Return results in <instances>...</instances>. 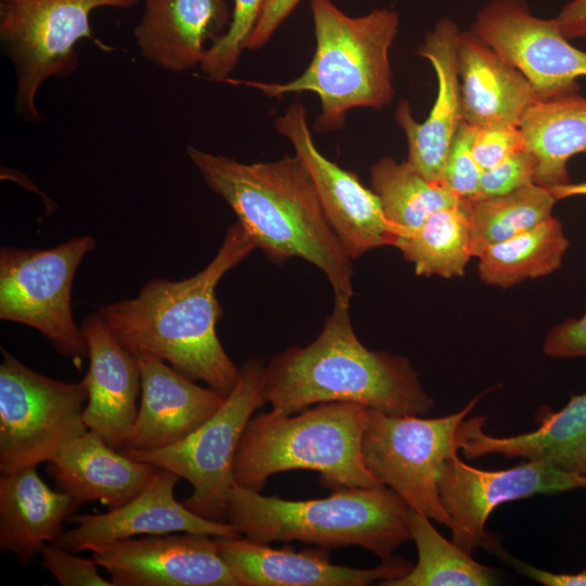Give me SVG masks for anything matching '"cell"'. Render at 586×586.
I'll list each match as a JSON object with an SVG mask.
<instances>
[{"label": "cell", "mask_w": 586, "mask_h": 586, "mask_svg": "<svg viewBox=\"0 0 586 586\" xmlns=\"http://www.w3.org/2000/svg\"><path fill=\"white\" fill-rule=\"evenodd\" d=\"M94 246L91 235H81L51 249L0 250V319L37 330L78 368L88 346L75 322L72 286Z\"/></svg>", "instance_id": "8fae6325"}, {"label": "cell", "mask_w": 586, "mask_h": 586, "mask_svg": "<svg viewBox=\"0 0 586 586\" xmlns=\"http://www.w3.org/2000/svg\"><path fill=\"white\" fill-rule=\"evenodd\" d=\"M518 68L538 100L577 92L586 77V52L573 47L555 18L533 15L524 0H491L471 28Z\"/></svg>", "instance_id": "4fadbf2b"}, {"label": "cell", "mask_w": 586, "mask_h": 586, "mask_svg": "<svg viewBox=\"0 0 586 586\" xmlns=\"http://www.w3.org/2000/svg\"><path fill=\"white\" fill-rule=\"evenodd\" d=\"M254 249L237 221L214 258L196 275L180 281L154 278L136 297L103 304L97 313L130 351L149 352L188 378L228 395L240 369L216 332L222 314L216 288Z\"/></svg>", "instance_id": "7a4b0ae2"}, {"label": "cell", "mask_w": 586, "mask_h": 586, "mask_svg": "<svg viewBox=\"0 0 586 586\" xmlns=\"http://www.w3.org/2000/svg\"><path fill=\"white\" fill-rule=\"evenodd\" d=\"M114 586H239L215 536L148 535L90 548Z\"/></svg>", "instance_id": "9a60e30c"}, {"label": "cell", "mask_w": 586, "mask_h": 586, "mask_svg": "<svg viewBox=\"0 0 586 586\" xmlns=\"http://www.w3.org/2000/svg\"><path fill=\"white\" fill-rule=\"evenodd\" d=\"M316 50L302 75L288 82H263L228 77L222 82L258 89L269 97L313 92L321 112L316 131H334L345 125L348 111L382 109L393 100L388 52L399 29V15L377 9L349 16L332 0H310Z\"/></svg>", "instance_id": "277c9868"}, {"label": "cell", "mask_w": 586, "mask_h": 586, "mask_svg": "<svg viewBox=\"0 0 586 586\" xmlns=\"http://www.w3.org/2000/svg\"><path fill=\"white\" fill-rule=\"evenodd\" d=\"M226 0H143L133 28L141 56L171 73L200 67L208 47L228 29Z\"/></svg>", "instance_id": "44dd1931"}, {"label": "cell", "mask_w": 586, "mask_h": 586, "mask_svg": "<svg viewBox=\"0 0 586 586\" xmlns=\"http://www.w3.org/2000/svg\"><path fill=\"white\" fill-rule=\"evenodd\" d=\"M42 565L62 586H114L102 577L93 559L76 556L53 543L47 544L40 552Z\"/></svg>", "instance_id": "e575fe53"}, {"label": "cell", "mask_w": 586, "mask_h": 586, "mask_svg": "<svg viewBox=\"0 0 586 586\" xmlns=\"http://www.w3.org/2000/svg\"><path fill=\"white\" fill-rule=\"evenodd\" d=\"M585 474H586V468H585Z\"/></svg>", "instance_id": "b9f144b4"}, {"label": "cell", "mask_w": 586, "mask_h": 586, "mask_svg": "<svg viewBox=\"0 0 586 586\" xmlns=\"http://www.w3.org/2000/svg\"><path fill=\"white\" fill-rule=\"evenodd\" d=\"M370 178L372 191L395 234L416 229L433 213L460 202L443 184L425 179L407 161L381 158L371 167Z\"/></svg>", "instance_id": "f546056e"}, {"label": "cell", "mask_w": 586, "mask_h": 586, "mask_svg": "<svg viewBox=\"0 0 586 586\" xmlns=\"http://www.w3.org/2000/svg\"><path fill=\"white\" fill-rule=\"evenodd\" d=\"M1 353L0 471L8 474L49 462L87 433L88 394L81 382L52 379Z\"/></svg>", "instance_id": "9c48e42d"}, {"label": "cell", "mask_w": 586, "mask_h": 586, "mask_svg": "<svg viewBox=\"0 0 586 586\" xmlns=\"http://www.w3.org/2000/svg\"><path fill=\"white\" fill-rule=\"evenodd\" d=\"M556 200H562L571 196L586 195V181L569 182L566 184L557 186L548 189Z\"/></svg>", "instance_id": "60d3db41"}, {"label": "cell", "mask_w": 586, "mask_h": 586, "mask_svg": "<svg viewBox=\"0 0 586 586\" xmlns=\"http://www.w3.org/2000/svg\"><path fill=\"white\" fill-rule=\"evenodd\" d=\"M264 368L256 358L244 362L222 405L181 441L158 449L125 451L133 459L187 480L193 491L183 504L208 520L227 522L238 446L247 422L266 404Z\"/></svg>", "instance_id": "ba28073f"}, {"label": "cell", "mask_w": 586, "mask_h": 586, "mask_svg": "<svg viewBox=\"0 0 586 586\" xmlns=\"http://www.w3.org/2000/svg\"><path fill=\"white\" fill-rule=\"evenodd\" d=\"M141 0H0L1 49L15 74L14 112L37 124L36 104L42 85L73 75L79 65L77 44L91 40L110 50L92 33L91 14L101 8L130 9Z\"/></svg>", "instance_id": "52a82bcc"}, {"label": "cell", "mask_w": 586, "mask_h": 586, "mask_svg": "<svg viewBox=\"0 0 586 586\" xmlns=\"http://www.w3.org/2000/svg\"><path fill=\"white\" fill-rule=\"evenodd\" d=\"M392 246L413 265L418 276L462 277L473 257L466 201L433 213L416 229L395 234Z\"/></svg>", "instance_id": "4316f807"}, {"label": "cell", "mask_w": 586, "mask_h": 586, "mask_svg": "<svg viewBox=\"0 0 586 586\" xmlns=\"http://www.w3.org/2000/svg\"><path fill=\"white\" fill-rule=\"evenodd\" d=\"M275 129L290 141L306 166L323 211L352 260L377 247L392 245L395 230L386 220L379 198L354 173L322 155L301 103L291 104L277 117Z\"/></svg>", "instance_id": "5bb4252c"}, {"label": "cell", "mask_w": 586, "mask_h": 586, "mask_svg": "<svg viewBox=\"0 0 586 586\" xmlns=\"http://www.w3.org/2000/svg\"><path fill=\"white\" fill-rule=\"evenodd\" d=\"M263 394L285 415L324 403L358 404L392 416H423L434 406L409 360L366 347L349 307L337 303L313 342L291 346L265 365Z\"/></svg>", "instance_id": "3957f363"}, {"label": "cell", "mask_w": 586, "mask_h": 586, "mask_svg": "<svg viewBox=\"0 0 586 586\" xmlns=\"http://www.w3.org/2000/svg\"><path fill=\"white\" fill-rule=\"evenodd\" d=\"M75 509L72 498L51 489L36 468L1 474L0 550L13 552L20 563L31 561L59 538Z\"/></svg>", "instance_id": "d4e9b609"}, {"label": "cell", "mask_w": 586, "mask_h": 586, "mask_svg": "<svg viewBox=\"0 0 586 586\" xmlns=\"http://www.w3.org/2000/svg\"><path fill=\"white\" fill-rule=\"evenodd\" d=\"M482 395L460 411L438 418L392 416L369 409L361 440L364 462L377 480L398 494L410 509L450 531L454 523L440 498L438 471L448 456L459 451L458 428Z\"/></svg>", "instance_id": "30bf717a"}, {"label": "cell", "mask_w": 586, "mask_h": 586, "mask_svg": "<svg viewBox=\"0 0 586 586\" xmlns=\"http://www.w3.org/2000/svg\"><path fill=\"white\" fill-rule=\"evenodd\" d=\"M179 476L158 469L145 487L128 502L100 514L72 517L76 526L63 532L53 543L73 552L139 535L199 533L215 537H237L229 522L208 520L176 500Z\"/></svg>", "instance_id": "2e32d148"}, {"label": "cell", "mask_w": 586, "mask_h": 586, "mask_svg": "<svg viewBox=\"0 0 586 586\" xmlns=\"http://www.w3.org/2000/svg\"><path fill=\"white\" fill-rule=\"evenodd\" d=\"M437 487L454 523L451 540L468 553L483 547L500 557L502 547L486 531L487 519L497 506L537 494L586 488V474L564 471L544 460L483 470L461 461L456 451L442 463Z\"/></svg>", "instance_id": "7c38bea8"}, {"label": "cell", "mask_w": 586, "mask_h": 586, "mask_svg": "<svg viewBox=\"0 0 586 586\" xmlns=\"http://www.w3.org/2000/svg\"><path fill=\"white\" fill-rule=\"evenodd\" d=\"M539 426L513 436H492L484 432L485 418L463 420L457 431L459 449L468 459L488 454L507 458L548 461L561 470L585 474L586 393L572 395L559 411L544 410Z\"/></svg>", "instance_id": "7402d4cb"}, {"label": "cell", "mask_w": 586, "mask_h": 586, "mask_svg": "<svg viewBox=\"0 0 586 586\" xmlns=\"http://www.w3.org/2000/svg\"><path fill=\"white\" fill-rule=\"evenodd\" d=\"M266 1L233 0L228 29L208 47L200 65V69L209 80L222 82L230 77L246 49Z\"/></svg>", "instance_id": "1f68e13d"}, {"label": "cell", "mask_w": 586, "mask_h": 586, "mask_svg": "<svg viewBox=\"0 0 586 586\" xmlns=\"http://www.w3.org/2000/svg\"><path fill=\"white\" fill-rule=\"evenodd\" d=\"M47 471L76 508L100 500L114 509L138 495L158 468L133 459L127 453H118L89 430L51 459Z\"/></svg>", "instance_id": "cb8c5ba5"}, {"label": "cell", "mask_w": 586, "mask_h": 586, "mask_svg": "<svg viewBox=\"0 0 586 586\" xmlns=\"http://www.w3.org/2000/svg\"><path fill=\"white\" fill-rule=\"evenodd\" d=\"M519 127L537 160L534 183L550 189L571 182L566 164L586 151V98L574 92L537 100Z\"/></svg>", "instance_id": "484cf974"}, {"label": "cell", "mask_w": 586, "mask_h": 586, "mask_svg": "<svg viewBox=\"0 0 586 586\" xmlns=\"http://www.w3.org/2000/svg\"><path fill=\"white\" fill-rule=\"evenodd\" d=\"M537 160L527 148L483 170L474 200L505 195L534 183ZM473 200V201H474Z\"/></svg>", "instance_id": "836d02e7"}, {"label": "cell", "mask_w": 586, "mask_h": 586, "mask_svg": "<svg viewBox=\"0 0 586 586\" xmlns=\"http://www.w3.org/2000/svg\"><path fill=\"white\" fill-rule=\"evenodd\" d=\"M556 202L547 188L536 183L505 195L466 201L472 256L549 219Z\"/></svg>", "instance_id": "4dcf8cb0"}, {"label": "cell", "mask_w": 586, "mask_h": 586, "mask_svg": "<svg viewBox=\"0 0 586 586\" xmlns=\"http://www.w3.org/2000/svg\"><path fill=\"white\" fill-rule=\"evenodd\" d=\"M525 148L526 141L520 127L492 125L477 127L472 151L483 171Z\"/></svg>", "instance_id": "d590c367"}, {"label": "cell", "mask_w": 586, "mask_h": 586, "mask_svg": "<svg viewBox=\"0 0 586 586\" xmlns=\"http://www.w3.org/2000/svg\"><path fill=\"white\" fill-rule=\"evenodd\" d=\"M408 513L405 500L384 485L286 500L234 484L227 522L241 536L259 543L298 540L324 549L358 546L387 560L411 539Z\"/></svg>", "instance_id": "5b68a950"}, {"label": "cell", "mask_w": 586, "mask_h": 586, "mask_svg": "<svg viewBox=\"0 0 586 586\" xmlns=\"http://www.w3.org/2000/svg\"><path fill=\"white\" fill-rule=\"evenodd\" d=\"M141 374V400L126 449L170 446L200 426L225 402L226 394L198 385L160 357L131 351Z\"/></svg>", "instance_id": "d6986e66"}, {"label": "cell", "mask_w": 586, "mask_h": 586, "mask_svg": "<svg viewBox=\"0 0 586 586\" xmlns=\"http://www.w3.org/2000/svg\"><path fill=\"white\" fill-rule=\"evenodd\" d=\"M566 39L586 37V0H572L555 17Z\"/></svg>", "instance_id": "ab89813d"}, {"label": "cell", "mask_w": 586, "mask_h": 586, "mask_svg": "<svg viewBox=\"0 0 586 586\" xmlns=\"http://www.w3.org/2000/svg\"><path fill=\"white\" fill-rule=\"evenodd\" d=\"M568 246L562 224L551 216L526 231L486 247L477 256L479 273L489 285L509 288L557 270Z\"/></svg>", "instance_id": "83f0119b"}, {"label": "cell", "mask_w": 586, "mask_h": 586, "mask_svg": "<svg viewBox=\"0 0 586 586\" xmlns=\"http://www.w3.org/2000/svg\"><path fill=\"white\" fill-rule=\"evenodd\" d=\"M187 155L206 186L233 211L255 249L275 263L297 257L313 264L329 280L334 303L349 307L352 259L296 154L247 164L188 145Z\"/></svg>", "instance_id": "6da1fadb"}, {"label": "cell", "mask_w": 586, "mask_h": 586, "mask_svg": "<svg viewBox=\"0 0 586 586\" xmlns=\"http://www.w3.org/2000/svg\"><path fill=\"white\" fill-rule=\"evenodd\" d=\"M301 1L267 0L256 27L247 41L246 49L257 50L265 46Z\"/></svg>", "instance_id": "74e56055"}, {"label": "cell", "mask_w": 586, "mask_h": 586, "mask_svg": "<svg viewBox=\"0 0 586 586\" xmlns=\"http://www.w3.org/2000/svg\"><path fill=\"white\" fill-rule=\"evenodd\" d=\"M543 349L556 358L586 357V314L553 327L545 337Z\"/></svg>", "instance_id": "8d00e7d4"}, {"label": "cell", "mask_w": 586, "mask_h": 586, "mask_svg": "<svg viewBox=\"0 0 586 586\" xmlns=\"http://www.w3.org/2000/svg\"><path fill=\"white\" fill-rule=\"evenodd\" d=\"M80 328L89 357L88 371L80 381L88 394L84 421L110 446L124 449L139 408L141 374L137 358L98 313L87 316Z\"/></svg>", "instance_id": "ffe728a7"}, {"label": "cell", "mask_w": 586, "mask_h": 586, "mask_svg": "<svg viewBox=\"0 0 586 586\" xmlns=\"http://www.w3.org/2000/svg\"><path fill=\"white\" fill-rule=\"evenodd\" d=\"M477 126L462 122L446 160L443 184L460 201H473L479 192L482 169L472 145Z\"/></svg>", "instance_id": "d6a6232c"}, {"label": "cell", "mask_w": 586, "mask_h": 586, "mask_svg": "<svg viewBox=\"0 0 586 586\" xmlns=\"http://www.w3.org/2000/svg\"><path fill=\"white\" fill-rule=\"evenodd\" d=\"M368 413L358 404L324 403L297 416L275 409L252 416L234 458V484L260 492L273 474L311 470L334 491L382 485L361 454Z\"/></svg>", "instance_id": "8992f818"}, {"label": "cell", "mask_w": 586, "mask_h": 586, "mask_svg": "<svg viewBox=\"0 0 586 586\" xmlns=\"http://www.w3.org/2000/svg\"><path fill=\"white\" fill-rule=\"evenodd\" d=\"M457 63L466 123L519 127L526 110L538 100L527 78L472 29L458 36Z\"/></svg>", "instance_id": "603a6c76"}, {"label": "cell", "mask_w": 586, "mask_h": 586, "mask_svg": "<svg viewBox=\"0 0 586 586\" xmlns=\"http://www.w3.org/2000/svg\"><path fill=\"white\" fill-rule=\"evenodd\" d=\"M431 519L409 508L411 539L418 562L405 575L381 582L382 586H487L496 584L497 573L476 562L453 540L443 537Z\"/></svg>", "instance_id": "f1b7e54d"}, {"label": "cell", "mask_w": 586, "mask_h": 586, "mask_svg": "<svg viewBox=\"0 0 586 586\" xmlns=\"http://www.w3.org/2000/svg\"><path fill=\"white\" fill-rule=\"evenodd\" d=\"M459 34L457 24L443 17L418 48V55L431 63L437 78L436 99L428 118L418 123L407 101L396 110V122L408 142L407 162L425 179L441 184L450 145L463 122L457 63Z\"/></svg>", "instance_id": "ac0fdd59"}, {"label": "cell", "mask_w": 586, "mask_h": 586, "mask_svg": "<svg viewBox=\"0 0 586 586\" xmlns=\"http://www.w3.org/2000/svg\"><path fill=\"white\" fill-rule=\"evenodd\" d=\"M500 557L521 574L545 586H586V570L577 573H553L524 563L507 552Z\"/></svg>", "instance_id": "f35d334b"}, {"label": "cell", "mask_w": 586, "mask_h": 586, "mask_svg": "<svg viewBox=\"0 0 586 586\" xmlns=\"http://www.w3.org/2000/svg\"><path fill=\"white\" fill-rule=\"evenodd\" d=\"M215 538L239 586H366L400 577L413 566L393 557L372 569H356L332 563L329 549L321 547L295 550L244 536Z\"/></svg>", "instance_id": "e0dca14e"}]
</instances>
